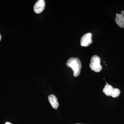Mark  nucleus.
Wrapping results in <instances>:
<instances>
[{
  "label": "nucleus",
  "instance_id": "obj_1",
  "mask_svg": "<svg viewBox=\"0 0 124 124\" xmlns=\"http://www.w3.org/2000/svg\"><path fill=\"white\" fill-rule=\"evenodd\" d=\"M66 64L67 66L73 70L74 77H77L79 75L82 67V64L78 58H70L67 61Z\"/></svg>",
  "mask_w": 124,
  "mask_h": 124
},
{
  "label": "nucleus",
  "instance_id": "obj_2",
  "mask_svg": "<svg viewBox=\"0 0 124 124\" xmlns=\"http://www.w3.org/2000/svg\"><path fill=\"white\" fill-rule=\"evenodd\" d=\"M106 86H104L103 91L107 96H111L113 98H116L120 95V91L117 88H114L112 86L106 83Z\"/></svg>",
  "mask_w": 124,
  "mask_h": 124
},
{
  "label": "nucleus",
  "instance_id": "obj_3",
  "mask_svg": "<svg viewBox=\"0 0 124 124\" xmlns=\"http://www.w3.org/2000/svg\"><path fill=\"white\" fill-rule=\"evenodd\" d=\"M91 63L89 66L91 70L95 72H99L102 69V67L100 64V58L97 55H93L90 60Z\"/></svg>",
  "mask_w": 124,
  "mask_h": 124
},
{
  "label": "nucleus",
  "instance_id": "obj_4",
  "mask_svg": "<svg viewBox=\"0 0 124 124\" xmlns=\"http://www.w3.org/2000/svg\"><path fill=\"white\" fill-rule=\"evenodd\" d=\"M92 36V33L90 32L84 34L81 39V45L82 46L86 47L91 45L93 42Z\"/></svg>",
  "mask_w": 124,
  "mask_h": 124
},
{
  "label": "nucleus",
  "instance_id": "obj_5",
  "mask_svg": "<svg viewBox=\"0 0 124 124\" xmlns=\"http://www.w3.org/2000/svg\"><path fill=\"white\" fill-rule=\"evenodd\" d=\"M45 2L44 0H39L36 2L33 7L35 13L36 14H40L42 13L45 9Z\"/></svg>",
  "mask_w": 124,
  "mask_h": 124
},
{
  "label": "nucleus",
  "instance_id": "obj_6",
  "mask_svg": "<svg viewBox=\"0 0 124 124\" xmlns=\"http://www.w3.org/2000/svg\"><path fill=\"white\" fill-rule=\"evenodd\" d=\"M48 100L51 106L54 109H57L59 106L57 99L55 95L51 94L49 95Z\"/></svg>",
  "mask_w": 124,
  "mask_h": 124
},
{
  "label": "nucleus",
  "instance_id": "obj_7",
  "mask_svg": "<svg viewBox=\"0 0 124 124\" xmlns=\"http://www.w3.org/2000/svg\"><path fill=\"white\" fill-rule=\"evenodd\" d=\"M115 21L119 26L124 28V17L121 14H116Z\"/></svg>",
  "mask_w": 124,
  "mask_h": 124
},
{
  "label": "nucleus",
  "instance_id": "obj_8",
  "mask_svg": "<svg viewBox=\"0 0 124 124\" xmlns=\"http://www.w3.org/2000/svg\"><path fill=\"white\" fill-rule=\"evenodd\" d=\"M121 13H122V15H124V10H123V11H121Z\"/></svg>",
  "mask_w": 124,
  "mask_h": 124
},
{
  "label": "nucleus",
  "instance_id": "obj_9",
  "mask_svg": "<svg viewBox=\"0 0 124 124\" xmlns=\"http://www.w3.org/2000/svg\"><path fill=\"white\" fill-rule=\"evenodd\" d=\"M11 124V123H10V122H7L6 123V124Z\"/></svg>",
  "mask_w": 124,
  "mask_h": 124
},
{
  "label": "nucleus",
  "instance_id": "obj_10",
  "mask_svg": "<svg viewBox=\"0 0 124 124\" xmlns=\"http://www.w3.org/2000/svg\"><path fill=\"white\" fill-rule=\"evenodd\" d=\"M1 39V36L0 35V41Z\"/></svg>",
  "mask_w": 124,
  "mask_h": 124
},
{
  "label": "nucleus",
  "instance_id": "obj_11",
  "mask_svg": "<svg viewBox=\"0 0 124 124\" xmlns=\"http://www.w3.org/2000/svg\"></svg>",
  "mask_w": 124,
  "mask_h": 124
}]
</instances>
